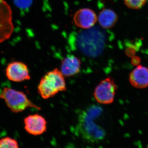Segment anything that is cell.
<instances>
[{"label": "cell", "mask_w": 148, "mask_h": 148, "mask_svg": "<svg viewBox=\"0 0 148 148\" xmlns=\"http://www.w3.org/2000/svg\"><path fill=\"white\" fill-rule=\"evenodd\" d=\"M24 128L28 133L37 136L43 134L47 130V122L38 114L30 115L24 119Z\"/></svg>", "instance_id": "7"}, {"label": "cell", "mask_w": 148, "mask_h": 148, "mask_svg": "<svg viewBox=\"0 0 148 148\" xmlns=\"http://www.w3.org/2000/svg\"><path fill=\"white\" fill-rule=\"evenodd\" d=\"M100 112L99 107L92 106L83 111L79 116V132L83 138L89 143H96L104 137L103 130L95 122Z\"/></svg>", "instance_id": "1"}, {"label": "cell", "mask_w": 148, "mask_h": 148, "mask_svg": "<svg viewBox=\"0 0 148 148\" xmlns=\"http://www.w3.org/2000/svg\"><path fill=\"white\" fill-rule=\"evenodd\" d=\"M117 88V85L112 78H106L95 87L93 93L94 98L100 104H112L114 100Z\"/></svg>", "instance_id": "4"}, {"label": "cell", "mask_w": 148, "mask_h": 148, "mask_svg": "<svg viewBox=\"0 0 148 148\" xmlns=\"http://www.w3.org/2000/svg\"><path fill=\"white\" fill-rule=\"evenodd\" d=\"M125 5L132 10L140 9L143 8L148 0H123Z\"/></svg>", "instance_id": "12"}, {"label": "cell", "mask_w": 148, "mask_h": 148, "mask_svg": "<svg viewBox=\"0 0 148 148\" xmlns=\"http://www.w3.org/2000/svg\"><path fill=\"white\" fill-rule=\"evenodd\" d=\"M0 98L4 100L7 106L14 113L20 112L28 108L40 110L41 108L34 104L24 92L5 87L1 91Z\"/></svg>", "instance_id": "3"}, {"label": "cell", "mask_w": 148, "mask_h": 148, "mask_svg": "<svg viewBox=\"0 0 148 148\" xmlns=\"http://www.w3.org/2000/svg\"><path fill=\"white\" fill-rule=\"evenodd\" d=\"M14 5L21 11L27 10L33 3V0H13Z\"/></svg>", "instance_id": "14"}, {"label": "cell", "mask_w": 148, "mask_h": 148, "mask_svg": "<svg viewBox=\"0 0 148 148\" xmlns=\"http://www.w3.org/2000/svg\"><path fill=\"white\" fill-rule=\"evenodd\" d=\"M81 61L75 56H68L61 61L60 71L65 77L73 76L79 73Z\"/></svg>", "instance_id": "10"}, {"label": "cell", "mask_w": 148, "mask_h": 148, "mask_svg": "<svg viewBox=\"0 0 148 148\" xmlns=\"http://www.w3.org/2000/svg\"><path fill=\"white\" fill-rule=\"evenodd\" d=\"M6 75L9 80L20 82L31 79L28 66L21 61L11 62L6 69Z\"/></svg>", "instance_id": "6"}, {"label": "cell", "mask_w": 148, "mask_h": 148, "mask_svg": "<svg viewBox=\"0 0 148 148\" xmlns=\"http://www.w3.org/2000/svg\"></svg>", "instance_id": "16"}, {"label": "cell", "mask_w": 148, "mask_h": 148, "mask_svg": "<svg viewBox=\"0 0 148 148\" xmlns=\"http://www.w3.org/2000/svg\"><path fill=\"white\" fill-rule=\"evenodd\" d=\"M118 19L114 11L110 9H104L99 13L98 17L99 24L104 29H108L114 27Z\"/></svg>", "instance_id": "11"}, {"label": "cell", "mask_w": 148, "mask_h": 148, "mask_svg": "<svg viewBox=\"0 0 148 148\" xmlns=\"http://www.w3.org/2000/svg\"><path fill=\"white\" fill-rule=\"evenodd\" d=\"M130 83L132 86L143 89L148 86V68L139 65L130 74Z\"/></svg>", "instance_id": "9"}, {"label": "cell", "mask_w": 148, "mask_h": 148, "mask_svg": "<svg viewBox=\"0 0 148 148\" xmlns=\"http://www.w3.org/2000/svg\"><path fill=\"white\" fill-rule=\"evenodd\" d=\"M19 147L18 142L10 137H5L0 140V148H18Z\"/></svg>", "instance_id": "13"}, {"label": "cell", "mask_w": 148, "mask_h": 148, "mask_svg": "<svg viewBox=\"0 0 148 148\" xmlns=\"http://www.w3.org/2000/svg\"><path fill=\"white\" fill-rule=\"evenodd\" d=\"M13 30L11 8L4 0H0V43L8 39Z\"/></svg>", "instance_id": "5"}, {"label": "cell", "mask_w": 148, "mask_h": 148, "mask_svg": "<svg viewBox=\"0 0 148 148\" xmlns=\"http://www.w3.org/2000/svg\"><path fill=\"white\" fill-rule=\"evenodd\" d=\"M98 20V17L94 11L90 8L81 9L74 14L73 21L77 27L82 29H90Z\"/></svg>", "instance_id": "8"}, {"label": "cell", "mask_w": 148, "mask_h": 148, "mask_svg": "<svg viewBox=\"0 0 148 148\" xmlns=\"http://www.w3.org/2000/svg\"><path fill=\"white\" fill-rule=\"evenodd\" d=\"M66 89L65 77L57 68L47 73L41 79L38 87L39 94L44 99L52 98Z\"/></svg>", "instance_id": "2"}, {"label": "cell", "mask_w": 148, "mask_h": 148, "mask_svg": "<svg viewBox=\"0 0 148 148\" xmlns=\"http://www.w3.org/2000/svg\"><path fill=\"white\" fill-rule=\"evenodd\" d=\"M141 62V59L138 56H134L132 57L131 60V64L134 66H138L140 65Z\"/></svg>", "instance_id": "15"}]
</instances>
